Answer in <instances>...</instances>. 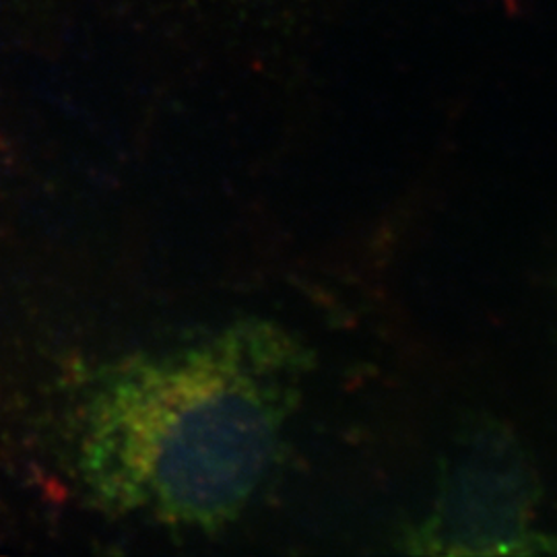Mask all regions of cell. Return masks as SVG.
<instances>
[{"mask_svg": "<svg viewBox=\"0 0 557 557\" xmlns=\"http://www.w3.org/2000/svg\"><path fill=\"white\" fill-rule=\"evenodd\" d=\"M314 368L304 338L260 317L101 366L73 407L83 490L112 517L220 531L271 475Z\"/></svg>", "mask_w": 557, "mask_h": 557, "instance_id": "1", "label": "cell"}, {"mask_svg": "<svg viewBox=\"0 0 557 557\" xmlns=\"http://www.w3.org/2000/svg\"><path fill=\"white\" fill-rule=\"evenodd\" d=\"M543 483L517 432L494 416L465 423L444 457L438 494L400 549L413 556H557L537 527Z\"/></svg>", "mask_w": 557, "mask_h": 557, "instance_id": "2", "label": "cell"}]
</instances>
